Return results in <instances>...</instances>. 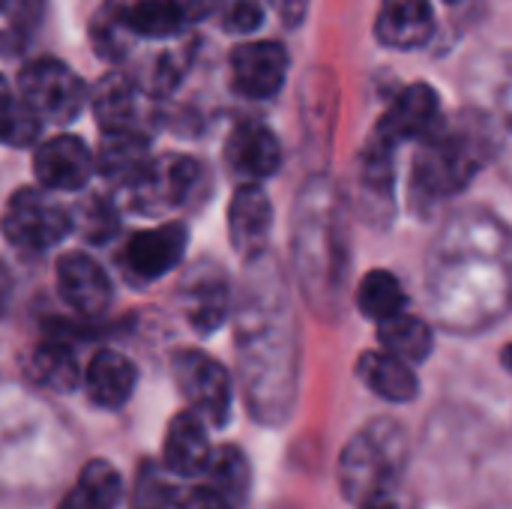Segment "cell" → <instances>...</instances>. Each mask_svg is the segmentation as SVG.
<instances>
[{
	"mask_svg": "<svg viewBox=\"0 0 512 509\" xmlns=\"http://www.w3.org/2000/svg\"><path fill=\"white\" fill-rule=\"evenodd\" d=\"M9 306H12V276H9L6 264L0 261V318H6Z\"/></svg>",
	"mask_w": 512,
	"mask_h": 509,
	"instance_id": "37",
	"label": "cell"
},
{
	"mask_svg": "<svg viewBox=\"0 0 512 509\" xmlns=\"http://www.w3.org/2000/svg\"><path fill=\"white\" fill-rule=\"evenodd\" d=\"M438 120H441L438 93H435L429 84H411V87H405V90L393 99V105L384 111V117L378 120L372 138L396 150L402 141L423 138Z\"/></svg>",
	"mask_w": 512,
	"mask_h": 509,
	"instance_id": "10",
	"label": "cell"
},
{
	"mask_svg": "<svg viewBox=\"0 0 512 509\" xmlns=\"http://www.w3.org/2000/svg\"><path fill=\"white\" fill-rule=\"evenodd\" d=\"M42 120L36 117V111L15 96L3 78H0V144L6 147H27L39 138Z\"/></svg>",
	"mask_w": 512,
	"mask_h": 509,
	"instance_id": "28",
	"label": "cell"
},
{
	"mask_svg": "<svg viewBox=\"0 0 512 509\" xmlns=\"http://www.w3.org/2000/svg\"><path fill=\"white\" fill-rule=\"evenodd\" d=\"M183 306L186 318L198 333H213L231 306V291L228 282L219 270L213 267H198L186 282H183Z\"/></svg>",
	"mask_w": 512,
	"mask_h": 509,
	"instance_id": "17",
	"label": "cell"
},
{
	"mask_svg": "<svg viewBox=\"0 0 512 509\" xmlns=\"http://www.w3.org/2000/svg\"><path fill=\"white\" fill-rule=\"evenodd\" d=\"M33 171L45 189L75 192L87 186L96 171V156L75 135H54L42 141L33 153Z\"/></svg>",
	"mask_w": 512,
	"mask_h": 509,
	"instance_id": "9",
	"label": "cell"
},
{
	"mask_svg": "<svg viewBox=\"0 0 512 509\" xmlns=\"http://www.w3.org/2000/svg\"><path fill=\"white\" fill-rule=\"evenodd\" d=\"M360 381L387 402H411L420 393L417 375L411 372V363L387 354V351H369L357 363Z\"/></svg>",
	"mask_w": 512,
	"mask_h": 509,
	"instance_id": "19",
	"label": "cell"
},
{
	"mask_svg": "<svg viewBox=\"0 0 512 509\" xmlns=\"http://www.w3.org/2000/svg\"><path fill=\"white\" fill-rule=\"evenodd\" d=\"M132 39H135V33L126 27L123 9H117V12H111V15H102V18L93 21V42H96L99 54L108 57V60L123 57L126 48L132 45Z\"/></svg>",
	"mask_w": 512,
	"mask_h": 509,
	"instance_id": "31",
	"label": "cell"
},
{
	"mask_svg": "<svg viewBox=\"0 0 512 509\" xmlns=\"http://www.w3.org/2000/svg\"><path fill=\"white\" fill-rule=\"evenodd\" d=\"M171 372H174V381H177L183 399L192 405L195 414H201L213 426L228 423L234 390H231V375L225 372V366L219 360H213L204 351L186 348V351L174 354Z\"/></svg>",
	"mask_w": 512,
	"mask_h": 509,
	"instance_id": "5",
	"label": "cell"
},
{
	"mask_svg": "<svg viewBox=\"0 0 512 509\" xmlns=\"http://www.w3.org/2000/svg\"><path fill=\"white\" fill-rule=\"evenodd\" d=\"M120 498H123L120 471L105 459H93L84 465L75 486L63 495L57 509H117Z\"/></svg>",
	"mask_w": 512,
	"mask_h": 509,
	"instance_id": "21",
	"label": "cell"
},
{
	"mask_svg": "<svg viewBox=\"0 0 512 509\" xmlns=\"http://www.w3.org/2000/svg\"><path fill=\"white\" fill-rule=\"evenodd\" d=\"M501 360H504V366L512 372V345L510 348H504V357H501Z\"/></svg>",
	"mask_w": 512,
	"mask_h": 509,
	"instance_id": "38",
	"label": "cell"
},
{
	"mask_svg": "<svg viewBox=\"0 0 512 509\" xmlns=\"http://www.w3.org/2000/svg\"><path fill=\"white\" fill-rule=\"evenodd\" d=\"M123 21L135 36L147 39H168L180 33L186 24V15L180 12L177 0H135L123 9Z\"/></svg>",
	"mask_w": 512,
	"mask_h": 509,
	"instance_id": "26",
	"label": "cell"
},
{
	"mask_svg": "<svg viewBox=\"0 0 512 509\" xmlns=\"http://www.w3.org/2000/svg\"><path fill=\"white\" fill-rule=\"evenodd\" d=\"M201 477H204L201 486L210 489L228 509H240L246 504V495L252 486V471H249L243 450H237L234 444L216 447L210 453V462Z\"/></svg>",
	"mask_w": 512,
	"mask_h": 509,
	"instance_id": "20",
	"label": "cell"
},
{
	"mask_svg": "<svg viewBox=\"0 0 512 509\" xmlns=\"http://www.w3.org/2000/svg\"><path fill=\"white\" fill-rule=\"evenodd\" d=\"M177 6L186 15V21H204L207 15L216 12L219 0H177Z\"/></svg>",
	"mask_w": 512,
	"mask_h": 509,
	"instance_id": "35",
	"label": "cell"
},
{
	"mask_svg": "<svg viewBox=\"0 0 512 509\" xmlns=\"http://www.w3.org/2000/svg\"><path fill=\"white\" fill-rule=\"evenodd\" d=\"M357 306L366 318L387 321V318L405 312L408 294L390 270H372L363 276V282L357 288Z\"/></svg>",
	"mask_w": 512,
	"mask_h": 509,
	"instance_id": "25",
	"label": "cell"
},
{
	"mask_svg": "<svg viewBox=\"0 0 512 509\" xmlns=\"http://www.w3.org/2000/svg\"><path fill=\"white\" fill-rule=\"evenodd\" d=\"M420 141L423 147L414 159V192L432 201L450 198L468 186L489 153L483 129L468 120H438Z\"/></svg>",
	"mask_w": 512,
	"mask_h": 509,
	"instance_id": "1",
	"label": "cell"
},
{
	"mask_svg": "<svg viewBox=\"0 0 512 509\" xmlns=\"http://www.w3.org/2000/svg\"><path fill=\"white\" fill-rule=\"evenodd\" d=\"M219 18L228 33H252L264 21L261 0H219Z\"/></svg>",
	"mask_w": 512,
	"mask_h": 509,
	"instance_id": "32",
	"label": "cell"
},
{
	"mask_svg": "<svg viewBox=\"0 0 512 509\" xmlns=\"http://www.w3.org/2000/svg\"><path fill=\"white\" fill-rule=\"evenodd\" d=\"M72 228L69 210L39 189H18L0 216L3 237L24 252H45L57 246Z\"/></svg>",
	"mask_w": 512,
	"mask_h": 509,
	"instance_id": "4",
	"label": "cell"
},
{
	"mask_svg": "<svg viewBox=\"0 0 512 509\" xmlns=\"http://www.w3.org/2000/svg\"><path fill=\"white\" fill-rule=\"evenodd\" d=\"M147 162H150L147 138L141 132H135V129L102 132V144H99V153H96V171L108 183L132 186Z\"/></svg>",
	"mask_w": 512,
	"mask_h": 509,
	"instance_id": "18",
	"label": "cell"
},
{
	"mask_svg": "<svg viewBox=\"0 0 512 509\" xmlns=\"http://www.w3.org/2000/svg\"><path fill=\"white\" fill-rule=\"evenodd\" d=\"M378 339H381L387 354H393L405 363H423L435 345L429 324L417 315H408V312H399L387 321H378Z\"/></svg>",
	"mask_w": 512,
	"mask_h": 509,
	"instance_id": "23",
	"label": "cell"
},
{
	"mask_svg": "<svg viewBox=\"0 0 512 509\" xmlns=\"http://www.w3.org/2000/svg\"><path fill=\"white\" fill-rule=\"evenodd\" d=\"M135 96H138L135 84L120 72H111L96 84L90 102H93V114H96V123L102 126V132L132 129Z\"/></svg>",
	"mask_w": 512,
	"mask_h": 509,
	"instance_id": "24",
	"label": "cell"
},
{
	"mask_svg": "<svg viewBox=\"0 0 512 509\" xmlns=\"http://www.w3.org/2000/svg\"><path fill=\"white\" fill-rule=\"evenodd\" d=\"M288 75V54L279 42H246L231 54L234 90L246 99H270L282 90Z\"/></svg>",
	"mask_w": 512,
	"mask_h": 509,
	"instance_id": "11",
	"label": "cell"
},
{
	"mask_svg": "<svg viewBox=\"0 0 512 509\" xmlns=\"http://www.w3.org/2000/svg\"><path fill=\"white\" fill-rule=\"evenodd\" d=\"M18 96L36 111L42 123H69L81 114L87 102V87L66 63L39 57L21 69Z\"/></svg>",
	"mask_w": 512,
	"mask_h": 509,
	"instance_id": "3",
	"label": "cell"
},
{
	"mask_svg": "<svg viewBox=\"0 0 512 509\" xmlns=\"http://www.w3.org/2000/svg\"><path fill=\"white\" fill-rule=\"evenodd\" d=\"M360 509H414L411 507V498L402 492V486L396 483V486H390V489H384V492H378V495H372V498H366Z\"/></svg>",
	"mask_w": 512,
	"mask_h": 509,
	"instance_id": "34",
	"label": "cell"
},
{
	"mask_svg": "<svg viewBox=\"0 0 512 509\" xmlns=\"http://www.w3.org/2000/svg\"><path fill=\"white\" fill-rule=\"evenodd\" d=\"M408 459V438L393 420H375L357 432L339 462V483L348 501L363 504L366 498L399 483V471Z\"/></svg>",
	"mask_w": 512,
	"mask_h": 509,
	"instance_id": "2",
	"label": "cell"
},
{
	"mask_svg": "<svg viewBox=\"0 0 512 509\" xmlns=\"http://www.w3.org/2000/svg\"><path fill=\"white\" fill-rule=\"evenodd\" d=\"M198 177V162L180 153H168L159 159H150L138 180L129 186L132 207L147 216H165L177 210L186 195L192 192V183Z\"/></svg>",
	"mask_w": 512,
	"mask_h": 509,
	"instance_id": "6",
	"label": "cell"
},
{
	"mask_svg": "<svg viewBox=\"0 0 512 509\" xmlns=\"http://www.w3.org/2000/svg\"><path fill=\"white\" fill-rule=\"evenodd\" d=\"M375 33L384 45L411 51L432 39L435 12L429 0H384L378 9Z\"/></svg>",
	"mask_w": 512,
	"mask_h": 509,
	"instance_id": "15",
	"label": "cell"
},
{
	"mask_svg": "<svg viewBox=\"0 0 512 509\" xmlns=\"http://www.w3.org/2000/svg\"><path fill=\"white\" fill-rule=\"evenodd\" d=\"M69 219H72V228L90 243H105L117 234V213L105 198L84 201L75 213H69Z\"/></svg>",
	"mask_w": 512,
	"mask_h": 509,
	"instance_id": "30",
	"label": "cell"
},
{
	"mask_svg": "<svg viewBox=\"0 0 512 509\" xmlns=\"http://www.w3.org/2000/svg\"><path fill=\"white\" fill-rule=\"evenodd\" d=\"M270 225H273L270 198L264 195V189L258 183H243L234 192L231 207H228L231 246L246 258L261 255L267 246V237H270Z\"/></svg>",
	"mask_w": 512,
	"mask_h": 509,
	"instance_id": "13",
	"label": "cell"
},
{
	"mask_svg": "<svg viewBox=\"0 0 512 509\" xmlns=\"http://www.w3.org/2000/svg\"><path fill=\"white\" fill-rule=\"evenodd\" d=\"M27 375H30V381H36L39 387H48L54 393H69L81 381L75 351L63 336H51L33 348V354L27 357Z\"/></svg>",
	"mask_w": 512,
	"mask_h": 509,
	"instance_id": "22",
	"label": "cell"
},
{
	"mask_svg": "<svg viewBox=\"0 0 512 509\" xmlns=\"http://www.w3.org/2000/svg\"><path fill=\"white\" fill-rule=\"evenodd\" d=\"M45 0H0V54L21 51L39 30Z\"/></svg>",
	"mask_w": 512,
	"mask_h": 509,
	"instance_id": "27",
	"label": "cell"
},
{
	"mask_svg": "<svg viewBox=\"0 0 512 509\" xmlns=\"http://www.w3.org/2000/svg\"><path fill=\"white\" fill-rule=\"evenodd\" d=\"M180 66H177V60L171 57V54H162V57H156V63L150 66V75H147V87L153 90V93H165V90H171L177 81H180Z\"/></svg>",
	"mask_w": 512,
	"mask_h": 509,
	"instance_id": "33",
	"label": "cell"
},
{
	"mask_svg": "<svg viewBox=\"0 0 512 509\" xmlns=\"http://www.w3.org/2000/svg\"><path fill=\"white\" fill-rule=\"evenodd\" d=\"M186 255V225L165 222L129 237L123 249V270L132 282H156L174 270Z\"/></svg>",
	"mask_w": 512,
	"mask_h": 509,
	"instance_id": "7",
	"label": "cell"
},
{
	"mask_svg": "<svg viewBox=\"0 0 512 509\" xmlns=\"http://www.w3.org/2000/svg\"><path fill=\"white\" fill-rule=\"evenodd\" d=\"M225 162L249 183L267 180L282 165V147L276 135L261 123H240L225 144Z\"/></svg>",
	"mask_w": 512,
	"mask_h": 509,
	"instance_id": "12",
	"label": "cell"
},
{
	"mask_svg": "<svg viewBox=\"0 0 512 509\" xmlns=\"http://www.w3.org/2000/svg\"><path fill=\"white\" fill-rule=\"evenodd\" d=\"M267 3L276 6V12L282 15L285 24H297L306 12V0H267Z\"/></svg>",
	"mask_w": 512,
	"mask_h": 509,
	"instance_id": "36",
	"label": "cell"
},
{
	"mask_svg": "<svg viewBox=\"0 0 512 509\" xmlns=\"http://www.w3.org/2000/svg\"><path fill=\"white\" fill-rule=\"evenodd\" d=\"M135 384H138V369L120 351H99L84 372V387L90 402L108 411L123 408L132 399Z\"/></svg>",
	"mask_w": 512,
	"mask_h": 509,
	"instance_id": "16",
	"label": "cell"
},
{
	"mask_svg": "<svg viewBox=\"0 0 512 509\" xmlns=\"http://www.w3.org/2000/svg\"><path fill=\"white\" fill-rule=\"evenodd\" d=\"M210 453L213 447L201 414L189 408L168 423L162 465L168 468L171 477H201L210 462Z\"/></svg>",
	"mask_w": 512,
	"mask_h": 509,
	"instance_id": "14",
	"label": "cell"
},
{
	"mask_svg": "<svg viewBox=\"0 0 512 509\" xmlns=\"http://www.w3.org/2000/svg\"><path fill=\"white\" fill-rule=\"evenodd\" d=\"M177 495L180 489L171 483L165 465L159 468L156 462H144L138 468L135 489H132V509H171Z\"/></svg>",
	"mask_w": 512,
	"mask_h": 509,
	"instance_id": "29",
	"label": "cell"
},
{
	"mask_svg": "<svg viewBox=\"0 0 512 509\" xmlns=\"http://www.w3.org/2000/svg\"><path fill=\"white\" fill-rule=\"evenodd\" d=\"M57 291L78 318H102L111 306L108 273L84 252H66L57 261Z\"/></svg>",
	"mask_w": 512,
	"mask_h": 509,
	"instance_id": "8",
	"label": "cell"
}]
</instances>
